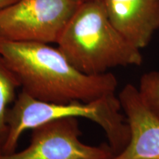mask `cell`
<instances>
[{
    "label": "cell",
    "instance_id": "obj_7",
    "mask_svg": "<svg viewBox=\"0 0 159 159\" xmlns=\"http://www.w3.org/2000/svg\"><path fill=\"white\" fill-rule=\"evenodd\" d=\"M108 19L131 44L139 49L159 30V0H102Z\"/></svg>",
    "mask_w": 159,
    "mask_h": 159
},
{
    "label": "cell",
    "instance_id": "obj_9",
    "mask_svg": "<svg viewBox=\"0 0 159 159\" xmlns=\"http://www.w3.org/2000/svg\"><path fill=\"white\" fill-rule=\"evenodd\" d=\"M138 90L145 104L159 117V70L144 73Z\"/></svg>",
    "mask_w": 159,
    "mask_h": 159
},
{
    "label": "cell",
    "instance_id": "obj_1",
    "mask_svg": "<svg viewBox=\"0 0 159 159\" xmlns=\"http://www.w3.org/2000/svg\"><path fill=\"white\" fill-rule=\"evenodd\" d=\"M0 55L16 75L21 91L43 102H90L115 94L118 85L110 72L89 75L77 70L58 47L49 43L0 39Z\"/></svg>",
    "mask_w": 159,
    "mask_h": 159
},
{
    "label": "cell",
    "instance_id": "obj_8",
    "mask_svg": "<svg viewBox=\"0 0 159 159\" xmlns=\"http://www.w3.org/2000/svg\"><path fill=\"white\" fill-rule=\"evenodd\" d=\"M19 88L21 86L16 75L0 55V154L8 134L7 115L18 96Z\"/></svg>",
    "mask_w": 159,
    "mask_h": 159
},
{
    "label": "cell",
    "instance_id": "obj_6",
    "mask_svg": "<svg viewBox=\"0 0 159 159\" xmlns=\"http://www.w3.org/2000/svg\"><path fill=\"white\" fill-rule=\"evenodd\" d=\"M118 97L130 136L126 148L111 159H159V117L145 104L134 85L127 84Z\"/></svg>",
    "mask_w": 159,
    "mask_h": 159
},
{
    "label": "cell",
    "instance_id": "obj_2",
    "mask_svg": "<svg viewBox=\"0 0 159 159\" xmlns=\"http://www.w3.org/2000/svg\"><path fill=\"white\" fill-rule=\"evenodd\" d=\"M57 44L72 66L85 75L104 74L111 69L143 62L141 49L111 24L102 0L81 3Z\"/></svg>",
    "mask_w": 159,
    "mask_h": 159
},
{
    "label": "cell",
    "instance_id": "obj_3",
    "mask_svg": "<svg viewBox=\"0 0 159 159\" xmlns=\"http://www.w3.org/2000/svg\"><path fill=\"white\" fill-rule=\"evenodd\" d=\"M122 111L115 94L90 102L56 103L38 100L21 91L9 110L8 134L2 154L16 151L19 139L26 130L49 121L72 117L89 119L98 125L105 132L114 156L120 153L130 141V128Z\"/></svg>",
    "mask_w": 159,
    "mask_h": 159
},
{
    "label": "cell",
    "instance_id": "obj_4",
    "mask_svg": "<svg viewBox=\"0 0 159 159\" xmlns=\"http://www.w3.org/2000/svg\"><path fill=\"white\" fill-rule=\"evenodd\" d=\"M80 0H17L0 10V39L56 43Z\"/></svg>",
    "mask_w": 159,
    "mask_h": 159
},
{
    "label": "cell",
    "instance_id": "obj_5",
    "mask_svg": "<svg viewBox=\"0 0 159 159\" xmlns=\"http://www.w3.org/2000/svg\"><path fill=\"white\" fill-rule=\"evenodd\" d=\"M77 118L52 120L32 129L30 144L21 151L0 154V159H111L108 144L92 146L80 140Z\"/></svg>",
    "mask_w": 159,
    "mask_h": 159
},
{
    "label": "cell",
    "instance_id": "obj_11",
    "mask_svg": "<svg viewBox=\"0 0 159 159\" xmlns=\"http://www.w3.org/2000/svg\"><path fill=\"white\" fill-rule=\"evenodd\" d=\"M81 2H91V1H102V0H80Z\"/></svg>",
    "mask_w": 159,
    "mask_h": 159
},
{
    "label": "cell",
    "instance_id": "obj_10",
    "mask_svg": "<svg viewBox=\"0 0 159 159\" xmlns=\"http://www.w3.org/2000/svg\"><path fill=\"white\" fill-rule=\"evenodd\" d=\"M16 1L17 0H0V10L5 8V7L16 2Z\"/></svg>",
    "mask_w": 159,
    "mask_h": 159
}]
</instances>
